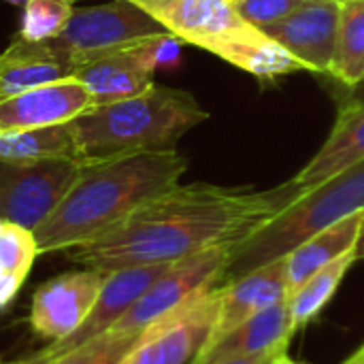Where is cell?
<instances>
[{
  "instance_id": "cell-1",
  "label": "cell",
  "mask_w": 364,
  "mask_h": 364,
  "mask_svg": "<svg viewBox=\"0 0 364 364\" xmlns=\"http://www.w3.org/2000/svg\"><path fill=\"white\" fill-rule=\"evenodd\" d=\"M301 194L290 179L271 190L177 183L66 256L100 273L173 264L211 247L239 245Z\"/></svg>"
},
{
  "instance_id": "cell-2",
  "label": "cell",
  "mask_w": 364,
  "mask_h": 364,
  "mask_svg": "<svg viewBox=\"0 0 364 364\" xmlns=\"http://www.w3.org/2000/svg\"><path fill=\"white\" fill-rule=\"evenodd\" d=\"M188 160L177 151H136L83 160L55 209L34 230L38 254L87 243L145 200L177 186Z\"/></svg>"
},
{
  "instance_id": "cell-3",
  "label": "cell",
  "mask_w": 364,
  "mask_h": 364,
  "mask_svg": "<svg viewBox=\"0 0 364 364\" xmlns=\"http://www.w3.org/2000/svg\"><path fill=\"white\" fill-rule=\"evenodd\" d=\"M209 119L198 100L177 87L154 85L145 94L94 105L68 122L83 160L136 151L177 149L181 136Z\"/></svg>"
},
{
  "instance_id": "cell-4",
  "label": "cell",
  "mask_w": 364,
  "mask_h": 364,
  "mask_svg": "<svg viewBox=\"0 0 364 364\" xmlns=\"http://www.w3.org/2000/svg\"><path fill=\"white\" fill-rule=\"evenodd\" d=\"M162 23L168 34L200 47L262 83L305 70L282 45L250 26L235 0H130Z\"/></svg>"
},
{
  "instance_id": "cell-5",
  "label": "cell",
  "mask_w": 364,
  "mask_h": 364,
  "mask_svg": "<svg viewBox=\"0 0 364 364\" xmlns=\"http://www.w3.org/2000/svg\"><path fill=\"white\" fill-rule=\"evenodd\" d=\"M364 211V160L305 190L245 241L235 245L226 282L288 256L303 241Z\"/></svg>"
},
{
  "instance_id": "cell-6",
  "label": "cell",
  "mask_w": 364,
  "mask_h": 364,
  "mask_svg": "<svg viewBox=\"0 0 364 364\" xmlns=\"http://www.w3.org/2000/svg\"><path fill=\"white\" fill-rule=\"evenodd\" d=\"M160 36L171 34L141 6L130 0H109L81 9L75 6L62 34L49 41V45L75 68L77 64L100 53Z\"/></svg>"
},
{
  "instance_id": "cell-7",
  "label": "cell",
  "mask_w": 364,
  "mask_h": 364,
  "mask_svg": "<svg viewBox=\"0 0 364 364\" xmlns=\"http://www.w3.org/2000/svg\"><path fill=\"white\" fill-rule=\"evenodd\" d=\"M232 250L235 245H220L173 262L111 331L141 335L160 318L177 311L198 294L220 286V282H226Z\"/></svg>"
},
{
  "instance_id": "cell-8",
  "label": "cell",
  "mask_w": 364,
  "mask_h": 364,
  "mask_svg": "<svg viewBox=\"0 0 364 364\" xmlns=\"http://www.w3.org/2000/svg\"><path fill=\"white\" fill-rule=\"evenodd\" d=\"M224 284L198 294L177 311L147 326L117 364H192L211 339Z\"/></svg>"
},
{
  "instance_id": "cell-9",
  "label": "cell",
  "mask_w": 364,
  "mask_h": 364,
  "mask_svg": "<svg viewBox=\"0 0 364 364\" xmlns=\"http://www.w3.org/2000/svg\"><path fill=\"white\" fill-rule=\"evenodd\" d=\"M83 160H0V220L36 230L70 188Z\"/></svg>"
},
{
  "instance_id": "cell-10",
  "label": "cell",
  "mask_w": 364,
  "mask_h": 364,
  "mask_svg": "<svg viewBox=\"0 0 364 364\" xmlns=\"http://www.w3.org/2000/svg\"><path fill=\"white\" fill-rule=\"evenodd\" d=\"M175 38L160 36L130 47L100 53L75 66L73 79L81 81L94 98V105H109L145 94L154 87V75L166 43Z\"/></svg>"
},
{
  "instance_id": "cell-11",
  "label": "cell",
  "mask_w": 364,
  "mask_h": 364,
  "mask_svg": "<svg viewBox=\"0 0 364 364\" xmlns=\"http://www.w3.org/2000/svg\"><path fill=\"white\" fill-rule=\"evenodd\" d=\"M168 267L171 264H149V267H130V269H119V271L107 273L102 290H100L92 311L81 322V326L75 333H70L68 337L53 341L47 350H43L41 354L30 358V363H51V360L64 356L66 352H73V350L81 348L83 343L109 333Z\"/></svg>"
},
{
  "instance_id": "cell-12",
  "label": "cell",
  "mask_w": 364,
  "mask_h": 364,
  "mask_svg": "<svg viewBox=\"0 0 364 364\" xmlns=\"http://www.w3.org/2000/svg\"><path fill=\"white\" fill-rule=\"evenodd\" d=\"M105 279L107 273L83 269L64 273L43 284L32 299V331L51 341H60L75 333L92 311Z\"/></svg>"
},
{
  "instance_id": "cell-13",
  "label": "cell",
  "mask_w": 364,
  "mask_h": 364,
  "mask_svg": "<svg viewBox=\"0 0 364 364\" xmlns=\"http://www.w3.org/2000/svg\"><path fill=\"white\" fill-rule=\"evenodd\" d=\"M339 6L337 0H305L286 19L260 32L282 45L305 70L328 75L337 49Z\"/></svg>"
},
{
  "instance_id": "cell-14",
  "label": "cell",
  "mask_w": 364,
  "mask_h": 364,
  "mask_svg": "<svg viewBox=\"0 0 364 364\" xmlns=\"http://www.w3.org/2000/svg\"><path fill=\"white\" fill-rule=\"evenodd\" d=\"M94 107L87 87L77 79H62L0 100V130H32L68 124Z\"/></svg>"
},
{
  "instance_id": "cell-15",
  "label": "cell",
  "mask_w": 364,
  "mask_h": 364,
  "mask_svg": "<svg viewBox=\"0 0 364 364\" xmlns=\"http://www.w3.org/2000/svg\"><path fill=\"white\" fill-rule=\"evenodd\" d=\"M286 296H288L286 256L260 269H254L237 279L224 282L220 316L211 333V339L207 343L228 335L232 328L241 326L243 322L273 307L275 303L286 301Z\"/></svg>"
},
{
  "instance_id": "cell-16",
  "label": "cell",
  "mask_w": 364,
  "mask_h": 364,
  "mask_svg": "<svg viewBox=\"0 0 364 364\" xmlns=\"http://www.w3.org/2000/svg\"><path fill=\"white\" fill-rule=\"evenodd\" d=\"M294 335L290 333L288 301H279L273 307L250 318L228 335L207 343L192 364H220L243 356H260L277 350H288Z\"/></svg>"
},
{
  "instance_id": "cell-17",
  "label": "cell",
  "mask_w": 364,
  "mask_h": 364,
  "mask_svg": "<svg viewBox=\"0 0 364 364\" xmlns=\"http://www.w3.org/2000/svg\"><path fill=\"white\" fill-rule=\"evenodd\" d=\"M364 160V102H339L337 122L324 145L290 179L301 192Z\"/></svg>"
},
{
  "instance_id": "cell-18",
  "label": "cell",
  "mask_w": 364,
  "mask_h": 364,
  "mask_svg": "<svg viewBox=\"0 0 364 364\" xmlns=\"http://www.w3.org/2000/svg\"><path fill=\"white\" fill-rule=\"evenodd\" d=\"M73 73V64L49 43H32L17 34L0 53V100L45 83L70 79Z\"/></svg>"
},
{
  "instance_id": "cell-19",
  "label": "cell",
  "mask_w": 364,
  "mask_h": 364,
  "mask_svg": "<svg viewBox=\"0 0 364 364\" xmlns=\"http://www.w3.org/2000/svg\"><path fill=\"white\" fill-rule=\"evenodd\" d=\"M364 222V211H358L335 226L314 235L311 239L303 241L286 256L288 269V296L296 292L307 279H311L318 271H322L333 260L341 258L343 254L356 247L360 228ZM286 296V299H288Z\"/></svg>"
},
{
  "instance_id": "cell-20",
  "label": "cell",
  "mask_w": 364,
  "mask_h": 364,
  "mask_svg": "<svg viewBox=\"0 0 364 364\" xmlns=\"http://www.w3.org/2000/svg\"><path fill=\"white\" fill-rule=\"evenodd\" d=\"M55 158L83 160L68 124L32 130H0V160L41 162Z\"/></svg>"
},
{
  "instance_id": "cell-21",
  "label": "cell",
  "mask_w": 364,
  "mask_h": 364,
  "mask_svg": "<svg viewBox=\"0 0 364 364\" xmlns=\"http://www.w3.org/2000/svg\"><path fill=\"white\" fill-rule=\"evenodd\" d=\"M356 262L354 250L343 254L341 258L326 264L322 271H318L311 279H307L296 292H292L288 301V320H290V333L296 335L301 328H305L309 322H314L322 309L331 303L335 296L339 284L343 282L346 273Z\"/></svg>"
},
{
  "instance_id": "cell-22",
  "label": "cell",
  "mask_w": 364,
  "mask_h": 364,
  "mask_svg": "<svg viewBox=\"0 0 364 364\" xmlns=\"http://www.w3.org/2000/svg\"><path fill=\"white\" fill-rule=\"evenodd\" d=\"M328 75L343 92L364 79V0H343L339 6L337 49Z\"/></svg>"
},
{
  "instance_id": "cell-23",
  "label": "cell",
  "mask_w": 364,
  "mask_h": 364,
  "mask_svg": "<svg viewBox=\"0 0 364 364\" xmlns=\"http://www.w3.org/2000/svg\"><path fill=\"white\" fill-rule=\"evenodd\" d=\"M36 256L34 232L0 220V309L19 292Z\"/></svg>"
},
{
  "instance_id": "cell-24",
  "label": "cell",
  "mask_w": 364,
  "mask_h": 364,
  "mask_svg": "<svg viewBox=\"0 0 364 364\" xmlns=\"http://www.w3.org/2000/svg\"><path fill=\"white\" fill-rule=\"evenodd\" d=\"M75 11V0H28L21 6L19 36L32 43H49L62 34Z\"/></svg>"
},
{
  "instance_id": "cell-25",
  "label": "cell",
  "mask_w": 364,
  "mask_h": 364,
  "mask_svg": "<svg viewBox=\"0 0 364 364\" xmlns=\"http://www.w3.org/2000/svg\"><path fill=\"white\" fill-rule=\"evenodd\" d=\"M136 339H139V335L109 331L92 341L83 343L81 348L66 352L64 356L45 364H117L130 352V348L136 343Z\"/></svg>"
},
{
  "instance_id": "cell-26",
  "label": "cell",
  "mask_w": 364,
  "mask_h": 364,
  "mask_svg": "<svg viewBox=\"0 0 364 364\" xmlns=\"http://www.w3.org/2000/svg\"><path fill=\"white\" fill-rule=\"evenodd\" d=\"M305 0H235L239 15L254 28L262 30L286 19Z\"/></svg>"
},
{
  "instance_id": "cell-27",
  "label": "cell",
  "mask_w": 364,
  "mask_h": 364,
  "mask_svg": "<svg viewBox=\"0 0 364 364\" xmlns=\"http://www.w3.org/2000/svg\"><path fill=\"white\" fill-rule=\"evenodd\" d=\"M288 350H277V352H269V354H260V356H243V358H232L226 363L220 364H273L282 354H286Z\"/></svg>"
},
{
  "instance_id": "cell-28",
  "label": "cell",
  "mask_w": 364,
  "mask_h": 364,
  "mask_svg": "<svg viewBox=\"0 0 364 364\" xmlns=\"http://www.w3.org/2000/svg\"><path fill=\"white\" fill-rule=\"evenodd\" d=\"M339 102H364V79L354 90H346Z\"/></svg>"
},
{
  "instance_id": "cell-29",
  "label": "cell",
  "mask_w": 364,
  "mask_h": 364,
  "mask_svg": "<svg viewBox=\"0 0 364 364\" xmlns=\"http://www.w3.org/2000/svg\"><path fill=\"white\" fill-rule=\"evenodd\" d=\"M354 256H356V262L364 260V222L363 228H360V235H358V241H356V247H354Z\"/></svg>"
},
{
  "instance_id": "cell-30",
  "label": "cell",
  "mask_w": 364,
  "mask_h": 364,
  "mask_svg": "<svg viewBox=\"0 0 364 364\" xmlns=\"http://www.w3.org/2000/svg\"><path fill=\"white\" fill-rule=\"evenodd\" d=\"M346 363L348 364H364V343L360 346V348H358V350H356V352H354V354H352V356H350V358H348V360H346Z\"/></svg>"
},
{
  "instance_id": "cell-31",
  "label": "cell",
  "mask_w": 364,
  "mask_h": 364,
  "mask_svg": "<svg viewBox=\"0 0 364 364\" xmlns=\"http://www.w3.org/2000/svg\"><path fill=\"white\" fill-rule=\"evenodd\" d=\"M275 364H303V363H294V360H290V358H288V354H282V356L275 360ZM341 364H348V363H341Z\"/></svg>"
},
{
  "instance_id": "cell-32",
  "label": "cell",
  "mask_w": 364,
  "mask_h": 364,
  "mask_svg": "<svg viewBox=\"0 0 364 364\" xmlns=\"http://www.w3.org/2000/svg\"><path fill=\"white\" fill-rule=\"evenodd\" d=\"M2 2H9V4H15V6H23L28 0H2Z\"/></svg>"
},
{
  "instance_id": "cell-33",
  "label": "cell",
  "mask_w": 364,
  "mask_h": 364,
  "mask_svg": "<svg viewBox=\"0 0 364 364\" xmlns=\"http://www.w3.org/2000/svg\"><path fill=\"white\" fill-rule=\"evenodd\" d=\"M0 364H28V360H23V363H0Z\"/></svg>"
},
{
  "instance_id": "cell-34",
  "label": "cell",
  "mask_w": 364,
  "mask_h": 364,
  "mask_svg": "<svg viewBox=\"0 0 364 364\" xmlns=\"http://www.w3.org/2000/svg\"><path fill=\"white\" fill-rule=\"evenodd\" d=\"M337 2H343V0H337Z\"/></svg>"
},
{
  "instance_id": "cell-35",
  "label": "cell",
  "mask_w": 364,
  "mask_h": 364,
  "mask_svg": "<svg viewBox=\"0 0 364 364\" xmlns=\"http://www.w3.org/2000/svg\"><path fill=\"white\" fill-rule=\"evenodd\" d=\"M273 364H275V363H273Z\"/></svg>"
}]
</instances>
